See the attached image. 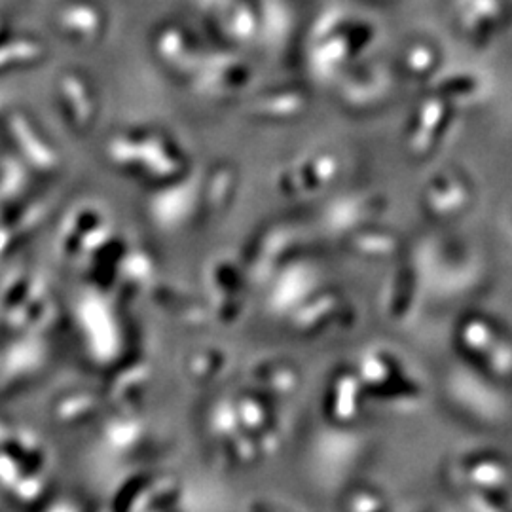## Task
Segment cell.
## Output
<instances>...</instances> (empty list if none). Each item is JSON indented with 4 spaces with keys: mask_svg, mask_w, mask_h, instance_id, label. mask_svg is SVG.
Returning a JSON list of instances; mask_svg holds the SVG:
<instances>
[{
    "mask_svg": "<svg viewBox=\"0 0 512 512\" xmlns=\"http://www.w3.org/2000/svg\"><path fill=\"white\" fill-rule=\"evenodd\" d=\"M461 353L490 378H511L512 340L490 317L471 313L459 321Z\"/></svg>",
    "mask_w": 512,
    "mask_h": 512,
    "instance_id": "6da1fadb",
    "label": "cell"
},
{
    "mask_svg": "<svg viewBox=\"0 0 512 512\" xmlns=\"http://www.w3.org/2000/svg\"><path fill=\"white\" fill-rule=\"evenodd\" d=\"M459 486L467 492L488 488H511L512 473L507 459L492 450H475L458 461Z\"/></svg>",
    "mask_w": 512,
    "mask_h": 512,
    "instance_id": "7a4b0ae2",
    "label": "cell"
},
{
    "mask_svg": "<svg viewBox=\"0 0 512 512\" xmlns=\"http://www.w3.org/2000/svg\"><path fill=\"white\" fill-rule=\"evenodd\" d=\"M454 393L459 406L480 420L494 421L503 414V403L494 389L473 374L461 372L454 380Z\"/></svg>",
    "mask_w": 512,
    "mask_h": 512,
    "instance_id": "3957f363",
    "label": "cell"
},
{
    "mask_svg": "<svg viewBox=\"0 0 512 512\" xmlns=\"http://www.w3.org/2000/svg\"><path fill=\"white\" fill-rule=\"evenodd\" d=\"M512 512V511H511Z\"/></svg>",
    "mask_w": 512,
    "mask_h": 512,
    "instance_id": "277c9868",
    "label": "cell"
}]
</instances>
